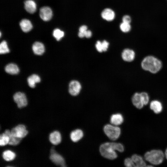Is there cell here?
<instances>
[{
	"label": "cell",
	"instance_id": "obj_1",
	"mask_svg": "<svg viewBox=\"0 0 167 167\" xmlns=\"http://www.w3.org/2000/svg\"><path fill=\"white\" fill-rule=\"evenodd\" d=\"M115 150L123 152L124 150L123 146L119 143L107 142L102 144L100 148V151L102 156L111 160L117 157V155Z\"/></svg>",
	"mask_w": 167,
	"mask_h": 167
},
{
	"label": "cell",
	"instance_id": "obj_2",
	"mask_svg": "<svg viewBox=\"0 0 167 167\" xmlns=\"http://www.w3.org/2000/svg\"><path fill=\"white\" fill-rule=\"evenodd\" d=\"M141 66L144 70L152 73H156L161 69L162 66L161 61L152 56H148L142 60Z\"/></svg>",
	"mask_w": 167,
	"mask_h": 167
},
{
	"label": "cell",
	"instance_id": "obj_3",
	"mask_svg": "<svg viewBox=\"0 0 167 167\" xmlns=\"http://www.w3.org/2000/svg\"><path fill=\"white\" fill-rule=\"evenodd\" d=\"M164 153L161 150L153 149L146 152L144 158L145 161L152 165H158L163 162L165 158Z\"/></svg>",
	"mask_w": 167,
	"mask_h": 167
},
{
	"label": "cell",
	"instance_id": "obj_4",
	"mask_svg": "<svg viewBox=\"0 0 167 167\" xmlns=\"http://www.w3.org/2000/svg\"><path fill=\"white\" fill-rule=\"evenodd\" d=\"M104 130L106 135L112 140H115L118 139L121 132L119 127L110 124L105 125L104 128Z\"/></svg>",
	"mask_w": 167,
	"mask_h": 167
},
{
	"label": "cell",
	"instance_id": "obj_5",
	"mask_svg": "<svg viewBox=\"0 0 167 167\" xmlns=\"http://www.w3.org/2000/svg\"><path fill=\"white\" fill-rule=\"evenodd\" d=\"M13 99L19 108L25 107L27 105L26 97L23 93L19 92L15 93L13 96Z\"/></svg>",
	"mask_w": 167,
	"mask_h": 167
},
{
	"label": "cell",
	"instance_id": "obj_6",
	"mask_svg": "<svg viewBox=\"0 0 167 167\" xmlns=\"http://www.w3.org/2000/svg\"><path fill=\"white\" fill-rule=\"evenodd\" d=\"M11 131L14 136L21 139L25 137L28 133L25 126L22 124L19 125L13 128Z\"/></svg>",
	"mask_w": 167,
	"mask_h": 167
},
{
	"label": "cell",
	"instance_id": "obj_7",
	"mask_svg": "<svg viewBox=\"0 0 167 167\" xmlns=\"http://www.w3.org/2000/svg\"><path fill=\"white\" fill-rule=\"evenodd\" d=\"M50 159L55 164L62 167L66 166L64 158L60 154L57 153L54 149L51 150Z\"/></svg>",
	"mask_w": 167,
	"mask_h": 167
},
{
	"label": "cell",
	"instance_id": "obj_8",
	"mask_svg": "<svg viewBox=\"0 0 167 167\" xmlns=\"http://www.w3.org/2000/svg\"><path fill=\"white\" fill-rule=\"evenodd\" d=\"M81 88V85L79 82L76 80H72L69 84V92L71 95L76 96L79 93Z\"/></svg>",
	"mask_w": 167,
	"mask_h": 167
},
{
	"label": "cell",
	"instance_id": "obj_9",
	"mask_svg": "<svg viewBox=\"0 0 167 167\" xmlns=\"http://www.w3.org/2000/svg\"><path fill=\"white\" fill-rule=\"evenodd\" d=\"M39 15L41 18L43 20L48 21L52 17V11L49 7L44 6L40 9Z\"/></svg>",
	"mask_w": 167,
	"mask_h": 167
},
{
	"label": "cell",
	"instance_id": "obj_10",
	"mask_svg": "<svg viewBox=\"0 0 167 167\" xmlns=\"http://www.w3.org/2000/svg\"><path fill=\"white\" fill-rule=\"evenodd\" d=\"M132 102L133 105L138 109H141L144 105L140 93L136 92L133 95Z\"/></svg>",
	"mask_w": 167,
	"mask_h": 167
},
{
	"label": "cell",
	"instance_id": "obj_11",
	"mask_svg": "<svg viewBox=\"0 0 167 167\" xmlns=\"http://www.w3.org/2000/svg\"><path fill=\"white\" fill-rule=\"evenodd\" d=\"M101 16L104 20L111 21L115 18V14L114 11L109 8H105L101 13Z\"/></svg>",
	"mask_w": 167,
	"mask_h": 167
},
{
	"label": "cell",
	"instance_id": "obj_12",
	"mask_svg": "<svg viewBox=\"0 0 167 167\" xmlns=\"http://www.w3.org/2000/svg\"><path fill=\"white\" fill-rule=\"evenodd\" d=\"M135 57V53L134 51L130 49H126L122 51V57L125 61L131 62L133 61Z\"/></svg>",
	"mask_w": 167,
	"mask_h": 167
},
{
	"label": "cell",
	"instance_id": "obj_13",
	"mask_svg": "<svg viewBox=\"0 0 167 167\" xmlns=\"http://www.w3.org/2000/svg\"><path fill=\"white\" fill-rule=\"evenodd\" d=\"M150 108L155 113L159 114L163 110V106L161 103L159 101H152L150 104Z\"/></svg>",
	"mask_w": 167,
	"mask_h": 167
},
{
	"label": "cell",
	"instance_id": "obj_14",
	"mask_svg": "<svg viewBox=\"0 0 167 167\" xmlns=\"http://www.w3.org/2000/svg\"><path fill=\"white\" fill-rule=\"evenodd\" d=\"M131 158L135 164L136 167H143L146 166L145 160L140 155L134 154L132 155Z\"/></svg>",
	"mask_w": 167,
	"mask_h": 167
},
{
	"label": "cell",
	"instance_id": "obj_15",
	"mask_svg": "<svg viewBox=\"0 0 167 167\" xmlns=\"http://www.w3.org/2000/svg\"><path fill=\"white\" fill-rule=\"evenodd\" d=\"M24 7L28 12L32 14L36 9V6L35 2L32 0H27L24 2Z\"/></svg>",
	"mask_w": 167,
	"mask_h": 167
},
{
	"label": "cell",
	"instance_id": "obj_16",
	"mask_svg": "<svg viewBox=\"0 0 167 167\" xmlns=\"http://www.w3.org/2000/svg\"><path fill=\"white\" fill-rule=\"evenodd\" d=\"M49 139L51 143L54 145L59 144L61 141V136L60 132L57 131H54L49 135Z\"/></svg>",
	"mask_w": 167,
	"mask_h": 167
},
{
	"label": "cell",
	"instance_id": "obj_17",
	"mask_svg": "<svg viewBox=\"0 0 167 167\" xmlns=\"http://www.w3.org/2000/svg\"><path fill=\"white\" fill-rule=\"evenodd\" d=\"M32 49L34 53L37 55H41L45 52V47L43 44L39 42H36L33 45Z\"/></svg>",
	"mask_w": 167,
	"mask_h": 167
},
{
	"label": "cell",
	"instance_id": "obj_18",
	"mask_svg": "<svg viewBox=\"0 0 167 167\" xmlns=\"http://www.w3.org/2000/svg\"><path fill=\"white\" fill-rule=\"evenodd\" d=\"M124 120L122 115L120 113H116L112 115L110 118L111 123L115 126L122 124Z\"/></svg>",
	"mask_w": 167,
	"mask_h": 167
},
{
	"label": "cell",
	"instance_id": "obj_19",
	"mask_svg": "<svg viewBox=\"0 0 167 167\" xmlns=\"http://www.w3.org/2000/svg\"><path fill=\"white\" fill-rule=\"evenodd\" d=\"M4 133L7 135L9 137L8 144L12 145H16L18 144L21 139V138L17 137L13 135L11 131L9 130H6Z\"/></svg>",
	"mask_w": 167,
	"mask_h": 167
},
{
	"label": "cell",
	"instance_id": "obj_20",
	"mask_svg": "<svg viewBox=\"0 0 167 167\" xmlns=\"http://www.w3.org/2000/svg\"><path fill=\"white\" fill-rule=\"evenodd\" d=\"M19 25L22 30L26 32L30 31L32 28L30 21L26 19L22 20L20 22Z\"/></svg>",
	"mask_w": 167,
	"mask_h": 167
},
{
	"label": "cell",
	"instance_id": "obj_21",
	"mask_svg": "<svg viewBox=\"0 0 167 167\" xmlns=\"http://www.w3.org/2000/svg\"><path fill=\"white\" fill-rule=\"evenodd\" d=\"M83 131L79 129L75 130L71 132L70 138L74 142H77L80 140L83 136Z\"/></svg>",
	"mask_w": 167,
	"mask_h": 167
},
{
	"label": "cell",
	"instance_id": "obj_22",
	"mask_svg": "<svg viewBox=\"0 0 167 167\" xmlns=\"http://www.w3.org/2000/svg\"><path fill=\"white\" fill-rule=\"evenodd\" d=\"M109 44V43L106 40H104L102 42L98 41L96 43L95 47L99 52H102L107 50Z\"/></svg>",
	"mask_w": 167,
	"mask_h": 167
},
{
	"label": "cell",
	"instance_id": "obj_23",
	"mask_svg": "<svg viewBox=\"0 0 167 167\" xmlns=\"http://www.w3.org/2000/svg\"><path fill=\"white\" fill-rule=\"evenodd\" d=\"M5 70L8 73L11 75L17 74L19 72L18 66L14 63H10L5 67Z\"/></svg>",
	"mask_w": 167,
	"mask_h": 167
},
{
	"label": "cell",
	"instance_id": "obj_24",
	"mask_svg": "<svg viewBox=\"0 0 167 167\" xmlns=\"http://www.w3.org/2000/svg\"><path fill=\"white\" fill-rule=\"evenodd\" d=\"M27 80L29 86L32 88H34L36 84L40 82L41 79L38 75L33 74L28 78Z\"/></svg>",
	"mask_w": 167,
	"mask_h": 167
},
{
	"label": "cell",
	"instance_id": "obj_25",
	"mask_svg": "<svg viewBox=\"0 0 167 167\" xmlns=\"http://www.w3.org/2000/svg\"><path fill=\"white\" fill-rule=\"evenodd\" d=\"M15 156V154L13 152L7 150L4 151L2 154L3 158L7 161H10L13 160Z\"/></svg>",
	"mask_w": 167,
	"mask_h": 167
},
{
	"label": "cell",
	"instance_id": "obj_26",
	"mask_svg": "<svg viewBox=\"0 0 167 167\" xmlns=\"http://www.w3.org/2000/svg\"><path fill=\"white\" fill-rule=\"evenodd\" d=\"M53 36L58 41H60L64 36V32L60 29L56 28L53 32Z\"/></svg>",
	"mask_w": 167,
	"mask_h": 167
},
{
	"label": "cell",
	"instance_id": "obj_27",
	"mask_svg": "<svg viewBox=\"0 0 167 167\" xmlns=\"http://www.w3.org/2000/svg\"><path fill=\"white\" fill-rule=\"evenodd\" d=\"M9 49L8 47L7 42L5 41H2L0 45V53L1 54H5L9 53Z\"/></svg>",
	"mask_w": 167,
	"mask_h": 167
},
{
	"label": "cell",
	"instance_id": "obj_28",
	"mask_svg": "<svg viewBox=\"0 0 167 167\" xmlns=\"http://www.w3.org/2000/svg\"><path fill=\"white\" fill-rule=\"evenodd\" d=\"M8 136L4 133L1 134L0 136V145L3 146L8 144L9 142Z\"/></svg>",
	"mask_w": 167,
	"mask_h": 167
},
{
	"label": "cell",
	"instance_id": "obj_29",
	"mask_svg": "<svg viewBox=\"0 0 167 167\" xmlns=\"http://www.w3.org/2000/svg\"><path fill=\"white\" fill-rule=\"evenodd\" d=\"M121 30L123 32H127L131 29V26L130 23L122 22L120 25Z\"/></svg>",
	"mask_w": 167,
	"mask_h": 167
},
{
	"label": "cell",
	"instance_id": "obj_30",
	"mask_svg": "<svg viewBox=\"0 0 167 167\" xmlns=\"http://www.w3.org/2000/svg\"><path fill=\"white\" fill-rule=\"evenodd\" d=\"M124 164L125 166L127 167H136L131 157L126 158L124 160Z\"/></svg>",
	"mask_w": 167,
	"mask_h": 167
},
{
	"label": "cell",
	"instance_id": "obj_31",
	"mask_svg": "<svg viewBox=\"0 0 167 167\" xmlns=\"http://www.w3.org/2000/svg\"><path fill=\"white\" fill-rule=\"evenodd\" d=\"M144 105H147L149 101V97L148 94L146 92H143L140 93Z\"/></svg>",
	"mask_w": 167,
	"mask_h": 167
},
{
	"label": "cell",
	"instance_id": "obj_32",
	"mask_svg": "<svg viewBox=\"0 0 167 167\" xmlns=\"http://www.w3.org/2000/svg\"><path fill=\"white\" fill-rule=\"evenodd\" d=\"M122 21V22L130 24L131 21V18L129 15H126L123 17Z\"/></svg>",
	"mask_w": 167,
	"mask_h": 167
},
{
	"label": "cell",
	"instance_id": "obj_33",
	"mask_svg": "<svg viewBox=\"0 0 167 167\" xmlns=\"http://www.w3.org/2000/svg\"><path fill=\"white\" fill-rule=\"evenodd\" d=\"M92 34V32L90 30H87L84 32L85 37L89 38L91 37Z\"/></svg>",
	"mask_w": 167,
	"mask_h": 167
},
{
	"label": "cell",
	"instance_id": "obj_34",
	"mask_svg": "<svg viewBox=\"0 0 167 167\" xmlns=\"http://www.w3.org/2000/svg\"><path fill=\"white\" fill-rule=\"evenodd\" d=\"M88 30V27L85 25H82L79 27V32H85Z\"/></svg>",
	"mask_w": 167,
	"mask_h": 167
},
{
	"label": "cell",
	"instance_id": "obj_35",
	"mask_svg": "<svg viewBox=\"0 0 167 167\" xmlns=\"http://www.w3.org/2000/svg\"><path fill=\"white\" fill-rule=\"evenodd\" d=\"M78 36L80 38H83L85 37L84 32H79L78 33Z\"/></svg>",
	"mask_w": 167,
	"mask_h": 167
},
{
	"label": "cell",
	"instance_id": "obj_36",
	"mask_svg": "<svg viewBox=\"0 0 167 167\" xmlns=\"http://www.w3.org/2000/svg\"><path fill=\"white\" fill-rule=\"evenodd\" d=\"M165 157L167 160V148H166L164 153Z\"/></svg>",
	"mask_w": 167,
	"mask_h": 167
}]
</instances>
